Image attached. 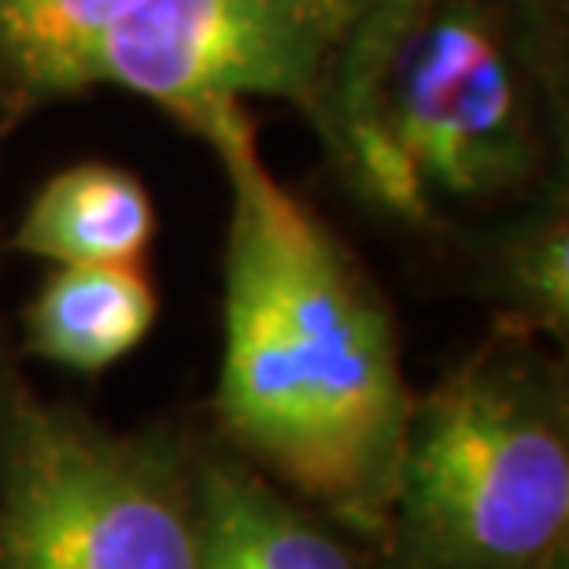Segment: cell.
Wrapping results in <instances>:
<instances>
[{"instance_id": "6da1fadb", "label": "cell", "mask_w": 569, "mask_h": 569, "mask_svg": "<svg viewBox=\"0 0 569 569\" xmlns=\"http://www.w3.org/2000/svg\"><path fill=\"white\" fill-rule=\"evenodd\" d=\"M186 130L230 189L214 437L373 548L415 407L392 307L345 237L278 181L244 100Z\"/></svg>"}, {"instance_id": "7a4b0ae2", "label": "cell", "mask_w": 569, "mask_h": 569, "mask_svg": "<svg viewBox=\"0 0 569 569\" xmlns=\"http://www.w3.org/2000/svg\"><path fill=\"white\" fill-rule=\"evenodd\" d=\"M566 0H432L326 141L385 219L432 230L566 174Z\"/></svg>"}, {"instance_id": "3957f363", "label": "cell", "mask_w": 569, "mask_h": 569, "mask_svg": "<svg viewBox=\"0 0 569 569\" xmlns=\"http://www.w3.org/2000/svg\"><path fill=\"white\" fill-rule=\"evenodd\" d=\"M373 569H569V381L496 322L415 396Z\"/></svg>"}, {"instance_id": "277c9868", "label": "cell", "mask_w": 569, "mask_h": 569, "mask_svg": "<svg viewBox=\"0 0 569 569\" xmlns=\"http://www.w3.org/2000/svg\"><path fill=\"white\" fill-rule=\"evenodd\" d=\"M189 443L44 400L0 333V569H197Z\"/></svg>"}, {"instance_id": "5b68a950", "label": "cell", "mask_w": 569, "mask_h": 569, "mask_svg": "<svg viewBox=\"0 0 569 569\" xmlns=\"http://www.w3.org/2000/svg\"><path fill=\"white\" fill-rule=\"evenodd\" d=\"M340 0H148L100 44L89 89H127L189 127L222 100H284L318 122Z\"/></svg>"}, {"instance_id": "8992f818", "label": "cell", "mask_w": 569, "mask_h": 569, "mask_svg": "<svg viewBox=\"0 0 569 569\" xmlns=\"http://www.w3.org/2000/svg\"><path fill=\"white\" fill-rule=\"evenodd\" d=\"M197 569H373V548L219 437H192Z\"/></svg>"}, {"instance_id": "52a82bcc", "label": "cell", "mask_w": 569, "mask_h": 569, "mask_svg": "<svg viewBox=\"0 0 569 569\" xmlns=\"http://www.w3.org/2000/svg\"><path fill=\"white\" fill-rule=\"evenodd\" d=\"M156 318L144 263L52 267L22 307V351L71 373H104L144 345Z\"/></svg>"}, {"instance_id": "ba28073f", "label": "cell", "mask_w": 569, "mask_h": 569, "mask_svg": "<svg viewBox=\"0 0 569 569\" xmlns=\"http://www.w3.org/2000/svg\"><path fill=\"white\" fill-rule=\"evenodd\" d=\"M156 203L133 170L104 159L63 167L33 192L8 248L49 267L144 263Z\"/></svg>"}, {"instance_id": "9c48e42d", "label": "cell", "mask_w": 569, "mask_h": 569, "mask_svg": "<svg viewBox=\"0 0 569 569\" xmlns=\"http://www.w3.org/2000/svg\"><path fill=\"white\" fill-rule=\"evenodd\" d=\"M148 0H0V130L93 93L97 49Z\"/></svg>"}, {"instance_id": "30bf717a", "label": "cell", "mask_w": 569, "mask_h": 569, "mask_svg": "<svg viewBox=\"0 0 569 569\" xmlns=\"http://www.w3.org/2000/svg\"><path fill=\"white\" fill-rule=\"evenodd\" d=\"M477 289L496 303V322L529 329L566 348L569 337V197L566 174L521 200L477 259Z\"/></svg>"}, {"instance_id": "8fae6325", "label": "cell", "mask_w": 569, "mask_h": 569, "mask_svg": "<svg viewBox=\"0 0 569 569\" xmlns=\"http://www.w3.org/2000/svg\"><path fill=\"white\" fill-rule=\"evenodd\" d=\"M432 0H340V44L315 130L322 144L367 104L396 44Z\"/></svg>"}]
</instances>
